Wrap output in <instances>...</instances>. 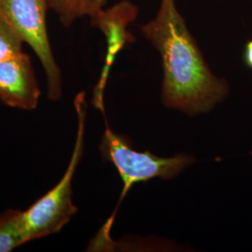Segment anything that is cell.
Listing matches in <instances>:
<instances>
[{
  "mask_svg": "<svg viewBox=\"0 0 252 252\" xmlns=\"http://www.w3.org/2000/svg\"><path fill=\"white\" fill-rule=\"evenodd\" d=\"M162 57V97L168 108L206 113L225 99L229 85L209 69L175 0H161L154 18L141 27Z\"/></svg>",
  "mask_w": 252,
  "mask_h": 252,
  "instance_id": "1",
  "label": "cell"
},
{
  "mask_svg": "<svg viewBox=\"0 0 252 252\" xmlns=\"http://www.w3.org/2000/svg\"><path fill=\"white\" fill-rule=\"evenodd\" d=\"M74 104L78 116V132L70 162L57 185L27 210L23 211L27 242L60 232L77 213L78 209L72 202V179L81 162L84 148L87 109L85 94L80 93Z\"/></svg>",
  "mask_w": 252,
  "mask_h": 252,
  "instance_id": "2",
  "label": "cell"
},
{
  "mask_svg": "<svg viewBox=\"0 0 252 252\" xmlns=\"http://www.w3.org/2000/svg\"><path fill=\"white\" fill-rule=\"evenodd\" d=\"M100 150L104 158L115 165L124 182L120 201L125 198L134 184L156 178L172 180L195 161L192 156L184 153L171 158H161L150 152H137L131 148L126 137L108 127L103 135Z\"/></svg>",
  "mask_w": 252,
  "mask_h": 252,
  "instance_id": "3",
  "label": "cell"
},
{
  "mask_svg": "<svg viewBox=\"0 0 252 252\" xmlns=\"http://www.w3.org/2000/svg\"><path fill=\"white\" fill-rule=\"evenodd\" d=\"M49 9L50 0H0V13L36 54L47 77L48 97L56 101L62 94V79L48 36Z\"/></svg>",
  "mask_w": 252,
  "mask_h": 252,
  "instance_id": "4",
  "label": "cell"
},
{
  "mask_svg": "<svg viewBox=\"0 0 252 252\" xmlns=\"http://www.w3.org/2000/svg\"><path fill=\"white\" fill-rule=\"evenodd\" d=\"M40 90L30 57L24 52L0 62V101L11 108H36Z\"/></svg>",
  "mask_w": 252,
  "mask_h": 252,
  "instance_id": "5",
  "label": "cell"
},
{
  "mask_svg": "<svg viewBox=\"0 0 252 252\" xmlns=\"http://www.w3.org/2000/svg\"><path fill=\"white\" fill-rule=\"evenodd\" d=\"M137 16V8L129 0L119 2L109 9H103L92 17V26L99 28L104 33L108 42V54L106 65L98 85V92L102 93L108 77V70L114 61L116 54L127 44L134 41L133 36L127 31Z\"/></svg>",
  "mask_w": 252,
  "mask_h": 252,
  "instance_id": "6",
  "label": "cell"
},
{
  "mask_svg": "<svg viewBox=\"0 0 252 252\" xmlns=\"http://www.w3.org/2000/svg\"><path fill=\"white\" fill-rule=\"evenodd\" d=\"M108 0H50V9L57 14L61 24L70 27L76 21L94 16L105 9Z\"/></svg>",
  "mask_w": 252,
  "mask_h": 252,
  "instance_id": "7",
  "label": "cell"
},
{
  "mask_svg": "<svg viewBox=\"0 0 252 252\" xmlns=\"http://www.w3.org/2000/svg\"><path fill=\"white\" fill-rule=\"evenodd\" d=\"M23 211L7 210L0 214V252H8L27 243Z\"/></svg>",
  "mask_w": 252,
  "mask_h": 252,
  "instance_id": "8",
  "label": "cell"
},
{
  "mask_svg": "<svg viewBox=\"0 0 252 252\" xmlns=\"http://www.w3.org/2000/svg\"><path fill=\"white\" fill-rule=\"evenodd\" d=\"M25 42L0 13V62L23 53Z\"/></svg>",
  "mask_w": 252,
  "mask_h": 252,
  "instance_id": "9",
  "label": "cell"
},
{
  "mask_svg": "<svg viewBox=\"0 0 252 252\" xmlns=\"http://www.w3.org/2000/svg\"><path fill=\"white\" fill-rule=\"evenodd\" d=\"M244 62L246 65L252 69V39L248 41L244 50Z\"/></svg>",
  "mask_w": 252,
  "mask_h": 252,
  "instance_id": "10",
  "label": "cell"
}]
</instances>
